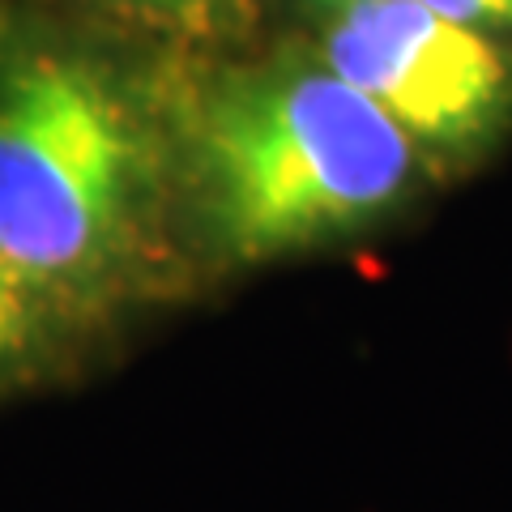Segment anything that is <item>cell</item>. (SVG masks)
Segmentation results:
<instances>
[{"instance_id":"1","label":"cell","mask_w":512,"mask_h":512,"mask_svg":"<svg viewBox=\"0 0 512 512\" xmlns=\"http://www.w3.org/2000/svg\"><path fill=\"white\" fill-rule=\"evenodd\" d=\"M423 171L414 141L325 60L235 73L197 116L205 214L239 261L372 227Z\"/></svg>"},{"instance_id":"2","label":"cell","mask_w":512,"mask_h":512,"mask_svg":"<svg viewBox=\"0 0 512 512\" xmlns=\"http://www.w3.org/2000/svg\"><path fill=\"white\" fill-rule=\"evenodd\" d=\"M128 107L94 69L30 56L0 82V256L35 286L82 278L124 231L137 180Z\"/></svg>"},{"instance_id":"3","label":"cell","mask_w":512,"mask_h":512,"mask_svg":"<svg viewBox=\"0 0 512 512\" xmlns=\"http://www.w3.org/2000/svg\"><path fill=\"white\" fill-rule=\"evenodd\" d=\"M320 60L402 128L427 167L474 163L512 124V43L423 0H350L333 9Z\"/></svg>"},{"instance_id":"4","label":"cell","mask_w":512,"mask_h":512,"mask_svg":"<svg viewBox=\"0 0 512 512\" xmlns=\"http://www.w3.org/2000/svg\"><path fill=\"white\" fill-rule=\"evenodd\" d=\"M35 325V286L0 256V363H9Z\"/></svg>"},{"instance_id":"5","label":"cell","mask_w":512,"mask_h":512,"mask_svg":"<svg viewBox=\"0 0 512 512\" xmlns=\"http://www.w3.org/2000/svg\"><path fill=\"white\" fill-rule=\"evenodd\" d=\"M423 5L461 26H474L483 35L512 43V0H423Z\"/></svg>"},{"instance_id":"6","label":"cell","mask_w":512,"mask_h":512,"mask_svg":"<svg viewBox=\"0 0 512 512\" xmlns=\"http://www.w3.org/2000/svg\"><path fill=\"white\" fill-rule=\"evenodd\" d=\"M128 5L158 13L167 22H214L222 13H231L239 0H128Z\"/></svg>"},{"instance_id":"7","label":"cell","mask_w":512,"mask_h":512,"mask_svg":"<svg viewBox=\"0 0 512 512\" xmlns=\"http://www.w3.org/2000/svg\"><path fill=\"white\" fill-rule=\"evenodd\" d=\"M308 5H316V9H325V13H333V9H342V5H350V0H308Z\"/></svg>"}]
</instances>
